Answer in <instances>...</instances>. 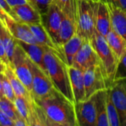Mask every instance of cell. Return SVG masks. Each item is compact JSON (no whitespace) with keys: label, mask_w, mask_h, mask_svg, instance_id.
I'll return each instance as SVG.
<instances>
[{"label":"cell","mask_w":126,"mask_h":126,"mask_svg":"<svg viewBox=\"0 0 126 126\" xmlns=\"http://www.w3.org/2000/svg\"><path fill=\"white\" fill-rule=\"evenodd\" d=\"M34 100L43 113L46 126H78L75 103L55 88L47 96Z\"/></svg>","instance_id":"1"},{"label":"cell","mask_w":126,"mask_h":126,"mask_svg":"<svg viewBox=\"0 0 126 126\" xmlns=\"http://www.w3.org/2000/svg\"><path fill=\"white\" fill-rule=\"evenodd\" d=\"M44 63L48 75L55 89L75 103L69 79V66L66 62L55 52L47 48L44 54Z\"/></svg>","instance_id":"2"},{"label":"cell","mask_w":126,"mask_h":126,"mask_svg":"<svg viewBox=\"0 0 126 126\" xmlns=\"http://www.w3.org/2000/svg\"><path fill=\"white\" fill-rule=\"evenodd\" d=\"M74 9L76 32L83 41L91 42L95 32V12L97 1L72 0Z\"/></svg>","instance_id":"3"},{"label":"cell","mask_w":126,"mask_h":126,"mask_svg":"<svg viewBox=\"0 0 126 126\" xmlns=\"http://www.w3.org/2000/svg\"><path fill=\"white\" fill-rule=\"evenodd\" d=\"M91 44L97 54L99 65L105 78L106 86L109 89L115 82L119 61L111 49L106 38L96 30Z\"/></svg>","instance_id":"4"},{"label":"cell","mask_w":126,"mask_h":126,"mask_svg":"<svg viewBox=\"0 0 126 126\" xmlns=\"http://www.w3.org/2000/svg\"><path fill=\"white\" fill-rule=\"evenodd\" d=\"M11 66L18 78L32 95V75L30 68V59L24 49L17 42Z\"/></svg>","instance_id":"5"},{"label":"cell","mask_w":126,"mask_h":126,"mask_svg":"<svg viewBox=\"0 0 126 126\" xmlns=\"http://www.w3.org/2000/svg\"><path fill=\"white\" fill-rule=\"evenodd\" d=\"M30 63L32 75V96L34 100L41 99L49 94L55 87L46 72L30 60Z\"/></svg>","instance_id":"6"},{"label":"cell","mask_w":126,"mask_h":126,"mask_svg":"<svg viewBox=\"0 0 126 126\" xmlns=\"http://www.w3.org/2000/svg\"><path fill=\"white\" fill-rule=\"evenodd\" d=\"M78 126H96L97 108L95 94L89 98L75 103Z\"/></svg>","instance_id":"7"},{"label":"cell","mask_w":126,"mask_h":126,"mask_svg":"<svg viewBox=\"0 0 126 126\" xmlns=\"http://www.w3.org/2000/svg\"><path fill=\"white\" fill-rule=\"evenodd\" d=\"M0 19L7 27L16 40L29 44H38L27 24L21 23L0 9Z\"/></svg>","instance_id":"8"},{"label":"cell","mask_w":126,"mask_h":126,"mask_svg":"<svg viewBox=\"0 0 126 126\" xmlns=\"http://www.w3.org/2000/svg\"><path fill=\"white\" fill-rule=\"evenodd\" d=\"M83 78L86 99L100 91L108 89L99 64L94 65L83 71Z\"/></svg>","instance_id":"9"},{"label":"cell","mask_w":126,"mask_h":126,"mask_svg":"<svg viewBox=\"0 0 126 126\" xmlns=\"http://www.w3.org/2000/svg\"><path fill=\"white\" fill-rule=\"evenodd\" d=\"M62 19H63L62 10L58 7V5L55 3V1H52V2L49 6L47 13L42 16V23L44 24L47 30L48 31V32L49 33V35H51V37L57 44H58V33H59Z\"/></svg>","instance_id":"10"},{"label":"cell","mask_w":126,"mask_h":126,"mask_svg":"<svg viewBox=\"0 0 126 126\" xmlns=\"http://www.w3.org/2000/svg\"><path fill=\"white\" fill-rule=\"evenodd\" d=\"M96 64H99V58L96 51L91 42L83 41L73 60L72 66L82 71H85Z\"/></svg>","instance_id":"11"},{"label":"cell","mask_w":126,"mask_h":126,"mask_svg":"<svg viewBox=\"0 0 126 126\" xmlns=\"http://www.w3.org/2000/svg\"><path fill=\"white\" fill-rule=\"evenodd\" d=\"M30 27L36 42L38 44H41L44 47H46L53 52H55L57 55H58L64 61L66 62V58L63 53L62 48H61L52 39L48 31L47 30L44 24L36 23V24H27Z\"/></svg>","instance_id":"12"},{"label":"cell","mask_w":126,"mask_h":126,"mask_svg":"<svg viewBox=\"0 0 126 126\" xmlns=\"http://www.w3.org/2000/svg\"><path fill=\"white\" fill-rule=\"evenodd\" d=\"M112 101L117 110L121 126H126V83L116 81L110 88Z\"/></svg>","instance_id":"13"},{"label":"cell","mask_w":126,"mask_h":126,"mask_svg":"<svg viewBox=\"0 0 126 126\" xmlns=\"http://www.w3.org/2000/svg\"><path fill=\"white\" fill-rule=\"evenodd\" d=\"M11 8V16L18 22L27 24L42 22L41 14L30 3L16 5Z\"/></svg>","instance_id":"14"},{"label":"cell","mask_w":126,"mask_h":126,"mask_svg":"<svg viewBox=\"0 0 126 126\" xmlns=\"http://www.w3.org/2000/svg\"><path fill=\"white\" fill-rule=\"evenodd\" d=\"M69 74L75 103L85 100V84L83 71L72 66H69Z\"/></svg>","instance_id":"15"},{"label":"cell","mask_w":126,"mask_h":126,"mask_svg":"<svg viewBox=\"0 0 126 126\" xmlns=\"http://www.w3.org/2000/svg\"><path fill=\"white\" fill-rule=\"evenodd\" d=\"M75 33H76V22L74 9L72 8L69 11L63 12V19L58 33V44L63 49V45Z\"/></svg>","instance_id":"16"},{"label":"cell","mask_w":126,"mask_h":126,"mask_svg":"<svg viewBox=\"0 0 126 126\" xmlns=\"http://www.w3.org/2000/svg\"><path fill=\"white\" fill-rule=\"evenodd\" d=\"M16 42L24 49L30 60L48 75L44 63V54L47 47L38 44H29L18 40Z\"/></svg>","instance_id":"17"},{"label":"cell","mask_w":126,"mask_h":126,"mask_svg":"<svg viewBox=\"0 0 126 126\" xmlns=\"http://www.w3.org/2000/svg\"><path fill=\"white\" fill-rule=\"evenodd\" d=\"M111 28V17L106 4L103 1H97L95 12V30L106 37Z\"/></svg>","instance_id":"18"},{"label":"cell","mask_w":126,"mask_h":126,"mask_svg":"<svg viewBox=\"0 0 126 126\" xmlns=\"http://www.w3.org/2000/svg\"><path fill=\"white\" fill-rule=\"evenodd\" d=\"M105 3L109 11L111 27L126 42V12L109 3Z\"/></svg>","instance_id":"19"},{"label":"cell","mask_w":126,"mask_h":126,"mask_svg":"<svg viewBox=\"0 0 126 126\" xmlns=\"http://www.w3.org/2000/svg\"><path fill=\"white\" fill-rule=\"evenodd\" d=\"M4 73L10 80L16 97H23L28 100H34L32 95L18 78L11 65H6Z\"/></svg>","instance_id":"20"},{"label":"cell","mask_w":126,"mask_h":126,"mask_svg":"<svg viewBox=\"0 0 126 126\" xmlns=\"http://www.w3.org/2000/svg\"><path fill=\"white\" fill-rule=\"evenodd\" d=\"M108 89L100 91L96 95V108H97V122L96 126H110L107 116L106 110V97Z\"/></svg>","instance_id":"21"},{"label":"cell","mask_w":126,"mask_h":126,"mask_svg":"<svg viewBox=\"0 0 126 126\" xmlns=\"http://www.w3.org/2000/svg\"><path fill=\"white\" fill-rule=\"evenodd\" d=\"M83 43V38L76 32L63 45V51L68 66H72L73 60Z\"/></svg>","instance_id":"22"},{"label":"cell","mask_w":126,"mask_h":126,"mask_svg":"<svg viewBox=\"0 0 126 126\" xmlns=\"http://www.w3.org/2000/svg\"><path fill=\"white\" fill-rule=\"evenodd\" d=\"M111 49L120 62V60L126 49V41L111 27L105 37Z\"/></svg>","instance_id":"23"},{"label":"cell","mask_w":126,"mask_h":126,"mask_svg":"<svg viewBox=\"0 0 126 126\" xmlns=\"http://www.w3.org/2000/svg\"><path fill=\"white\" fill-rule=\"evenodd\" d=\"M0 38L4 44L7 57L11 63L15 47L16 45V41L1 19H0Z\"/></svg>","instance_id":"24"},{"label":"cell","mask_w":126,"mask_h":126,"mask_svg":"<svg viewBox=\"0 0 126 126\" xmlns=\"http://www.w3.org/2000/svg\"><path fill=\"white\" fill-rule=\"evenodd\" d=\"M106 110H107V116H108V120L110 126H121L119 114L112 101L109 88L108 89L107 97H106Z\"/></svg>","instance_id":"25"},{"label":"cell","mask_w":126,"mask_h":126,"mask_svg":"<svg viewBox=\"0 0 126 126\" xmlns=\"http://www.w3.org/2000/svg\"><path fill=\"white\" fill-rule=\"evenodd\" d=\"M0 110L8 115L13 121L21 117L18 114L14 103L7 99L5 97L0 99Z\"/></svg>","instance_id":"26"},{"label":"cell","mask_w":126,"mask_h":126,"mask_svg":"<svg viewBox=\"0 0 126 126\" xmlns=\"http://www.w3.org/2000/svg\"><path fill=\"white\" fill-rule=\"evenodd\" d=\"M1 82H2V89H3V94L4 96L10 100L12 102H14L16 99V94L14 92V90L13 89V86L8 80L6 75L3 72L1 73Z\"/></svg>","instance_id":"27"},{"label":"cell","mask_w":126,"mask_h":126,"mask_svg":"<svg viewBox=\"0 0 126 126\" xmlns=\"http://www.w3.org/2000/svg\"><path fill=\"white\" fill-rule=\"evenodd\" d=\"M28 2L43 16L47 11V9L53 0H27Z\"/></svg>","instance_id":"28"},{"label":"cell","mask_w":126,"mask_h":126,"mask_svg":"<svg viewBox=\"0 0 126 126\" xmlns=\"http://www.w3.org/2000/svg\"><path fill=\"white\" fill-rule=\"evenodd\" d=\"M125 79H126V49L120 60L116 74L115 82L118 80H123Z\"/></svg>","instance_id":"29"},{"label":"cell","mask_w":126,"mask_h":126,"mask_svg":"<svg viewBox=\"0 0 126 126\" xmlns=\"http://www.w3.org/2000/svg\"><path fill=\"white\" fill-rule=\"evenodd\" d=\"M61 8L62 12H67L73 8L72 0H53Z\"/></svg>","instance_id":"30"},{"label":"cell","mask_w":126,"mask_h":126,"mask_svg":"<svg viewBox=\"0 0 126 126\" xmlns=\"http://www.w3.org/2000/svg\"><path fill=\"white\" fill-rule=\"evenodd\" d=\"M0 126H14V121L1 110H0Z\"/></svg>","instance_id":"31"},{"label":"cell","mask_w":126,"mask_h":126,"mask_svg":"<svg viewBox=\"0 0 126 126\" xmlns=\"http://www.w3.org/2000/svg\"><path fill=\"white\" fill-rule=\"evenodd\" d=\"M0 59L2 61V62L5 64V65H11L10 63V61L7 57V52H6V50H5V48H4V44L0 38Z\"/></svg>","instance_id":"32"},{"label":"cell","mask_w":126,"mask_h":126,"mask_svg":"<svg viewBox=\"0 0 126 126\" xmlns=\"http://www.w3.org/2000/svg\"><path fill=\"white\" fill-rule=\"evenodd\" d=\"M97 1H103L106 3H109L126 12V0H97Z\"/></svg>","instance_id":"33"},{"label":"cell","mask_w":126,"mask_h":126,"mask_svg":"<svg viewBox=\"0 0 126 126\" xmlns=\"http://www.w3.org/2000/svg\"><path fill=\"white\" fill-rule=\"evenodd\" d=\"M0 9L8 13L9 15L11 16L12 14V8L8 4L6 0H0Z\"/></svg>","instance_id":"34"},{"label":"cell","mask_w":126,"mask_h":126,"mask_svg":"<svg viewBox=\"0 0 126 126\" xmlns=\"http://www.w3.org/2000/svg\"><path fill=\"white\" fill-rule=\"evenodd\" d=\"M6 1L11 7H13V6H16V5L22 4H25V3H29L27 0H6Z\"/></svg>","instance_id":"35"},{"label":"cell","mask_w":126,"mask_h":126,"mask_svg":"<svg viewBox=\"0 0 126 126\" xmlns=\"http://www.w3.org/2000/svg\"><path fill=\"white\" fill-rule=\"evenodd\" d=\"M3 94V89H2V82H1V73H0V99L4 97Z\"/></svg>","instance_id":"36"},{"label":"cell","mask_w":126,"mask_h":126,"mask_svg":"<svg viewBox=\"0 0 126 126\" xmlns=\"http://www.w3.org/2000/svg\"><path fill=\"white\" fill-rule=\"evenodd\" d=\"M5 66L6 65L2 62V61L0 59V73L3 72L4 71V69H5Z\"/></svg>","instance_id":"37"},{"label":"cell","mask_w":126,"mask_h":126,"mask_svg":"<svg viewBox=\"0 0 126 126\" xmlns=\"http://www.w3.org/2000/svg\"><path fill=\"white\" fill-rule=\"evenodd\" d=\"M94 1H97V0H94Z\"/></svg>","instance_id":"38"}]
</instances>
